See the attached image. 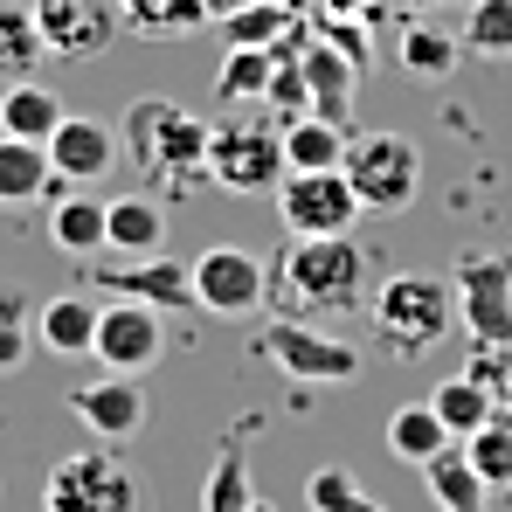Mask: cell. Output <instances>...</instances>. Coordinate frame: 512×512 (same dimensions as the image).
Segmentation results:
<instances>
[{
    "mask_svg": "<svg viewBox=\"0 0 512 512\" xmlns=\"http://www.w3.org/2000/svg\"><path fill=\"white\" fill-rule=\"evenodd\" d=\"M277 305H291V319H346L367 312V256L353 236H291V250L270 270Z\"/></svg>",
    "mask_w": 512,
    "mask_h": 512,
    "instance_id": "1",
    "label": "cell"
},
{
    "mask_svg": "<svg viewBox=\"0 0 512 512\" xmlns=\"http://www.w3.org/2000/svg\"><path fill=\"white\" fill-rule=\"evenodd\" d=\"M367 319H374V340L388 346V360L416 367V360H429L436 346L450 340V326H457V291H450V277L402 270V277L374 284Z\"/></svg>",
    "mask_w": 512,
    "mask_h": 512,
    "instance_id": "2",
    "label": "cell"
},
{
    "mask_svg": "<svg viewBox=\"0 0 512 512\" xmlns=\"http://www.w3.org/2000/svg\"><path fill=\"white\" fill-rule=\"evenodd\" d=\"M118 146L146 167V180H208V125L173 97H132L118 118Z\"/></svg>",
    "mask_w": 512,
    "mask_h": 512,
    "instance_id": "3",
    "label": "cell"
},
{
    "mask_svg": "<svg viewBox=\"0 0 512 512\" xmlns=\"http://www.w3.org/2000/svg\"><path fill=\"white\" fill-rule=\"evenodd\" d=\"M340 173L353 180V194H360L367 215H402L423 194V153L402 132H360V139H346Z\"/></svg>",
    "mask_w": 512,
    "mask_h": 512,
    "instance_id": "4",
    "label": "cell"
},
{
    "mask_svg": "<svg viewBox=\"0 0 512 512\" xmlns=\"http://www.w3.org/2000/svg\"><path fill=\"white\" fill-rule=\"evenodd\" d=\"M208 173H215V187H229V194H277V180H284V125H270V118H222V125H208Z\"/></svg>",
    "mask_w": 512,
    "mask_h": 512,
    "instance_id": "5",
    "label": "cell"
},
{
    "mask_svg": "<svg viewBox=\"0 0 512 512\" xmlns=\"http://www.w3.org/2000/svg\"><path fill=\"white\" fill-rule=\"evenodd\" d=\"M42 512H139V478L111 443L70 450L42 485Z\"/></svg>",
    "mask_w": 512,
    "mask_h": 512,
    "instance_id": "6",
    "label": "cell"
},
{
    "mask_svg": "<svg viewBox=\"0 0 512 512\" xmlns=\"http://www.w3.org/2000/svg\"><path fill=\"white\" fill-rule=\"evenodd\" d=\"M256 353L277 367V374H291V381H319V388H340L360 374V353L340 340V333H326L319 319H270L263 326V340Z\"/></svg>",
    "mask_w": 512,
    "mask_h": 512,
    "instance_id": "7",
    "label": "cell"
},
{
    "mask_svg": "<svg viewBox=\"0 0 512 512\" xmlns=\"http://www.w3.org/2000/svg\"><path fill=\"white\" fill-rule=\"evenodd\" d=\"M450 291H457V326L478 346H506L512 353V263L506 256H457L450 270Z\"/></svg>",
    "mask_w": 512,
    "mask_h": 512,
    "instance_id": "8",
    "label": "cell"
},
{
    "mask_svg": "<svg viewBox=\"0 0 512 512\" xmlns=\"http://www.w3.org/2000/svg\"><path fill=\"white\" fill-rule=\"evenodd\" d=\"M360 215H367V208H360V194H353V180H346L340 167L284 173V180H277V222H284L291 236H353Z\"/></svg>",
    "mask_w": 512,
    "mask_h": 512,
    "instance_id": "9",
    "label": "cell"
},
{
    "mask_svg": "<svg viewBox=\"0 0 512 512\" xmlns=\"http://www.w3.org/2000/svg\"><path fill=\"white\" fill-rule=\"evenodd\" d=\"M263 298H270L263 256L236 250V243L201 250V263H194V305H201V312H215V319H250Z\"/></svg>",
    "mask_w": 512,
    "mask_h": 512,
    "instance_id": "10",
    "label": "cell"
},
{
    "mask_svg": "<svg viewBox=\"0 0 512 512\" xmlns=\"http://www.w3.org/2000/svg\"><path fill=\"white\" fill-rule=\"evenodd\" d=\"M97 291L104 298H132L153 312H201L194 305V263H173L167 250L125 256V263H97Z\"/></svg>",
    "mask_w": 512,
    "mask_h": 512,
    "instance_id": "11",
    "label": "cell"
},
{
    "mask_svg": "<svg viewBox=\"0 0 512 512\" xmlns=\"http://www.w3.org/2000/svg\"><path fill=\"white\" fill-rule=\"evenodd\" d=\"M28 14H35L42 49L63 63H84L118 35V0H28Z\"/></svg>",
    "mask_w": 512,
    "mask_h": 512,
    "instance_id": "12",
    "label": "cell"
},
{
    "mask_svg": "<svg viewBox=\"0 0 512 512\" xmlns=\"http://www.w3.org/2000/svg\"><path fill=\"white\" fill-rule=\"evenodd\" d=\"M111 374H146V367H160V353H167V326H160V312L153 305H132V298H111L104 312H97V346H90Z\"/></svg>",
    "mask_w": 512,
    "mask_h": 512,
    "instance_id": "13",
    "label": "cell"
},
{
    "mask_svg": "<svg viewBox=\"0 0 512 512\" xmlns=\"http://www.w3.org/2000/svg\"><path fill=\"white\" fill-rule=\"evenodd\" d=\"M49 167L63 187H104V173L118 167V125L97 118H63L49 132Z\"/></svg>",
    "mask_w": 512,
    "mask_h": 512,
    "instance_id": "14",
    "label": "cell"
},
{
    "mask_svg": "<svg viewBox=\"0 0 512 512\" xmlns=\"http://www.w3.org/2000/svg\"><path fill=\"white\" fill-rule=\"evenodd\" d=\"M70 409H77V423H84L97 443H125V436L146 429V395L132 388V374H104V381L77 388Z\"/></svg>",
    "mask_w": 512,
    "mask_h": 512,
    "instance_id": "15",
    "label": "cell"
},
{
    "mask_svg": "<svg viewBox=\"0 0 512 512\" xmlns=\"http://www.w3.org/2000/svg\"><path fill=\"white\" fill-rule=\"evenodd\" d=\"M49 243H56L63 256H77V263H97V256H111L104 201H97V194H77V187H63V194L49 201Z\"/></svg>",
    "mask_w": 512,
    "mask_h": 512,
    "instance_id": "16",
    "label": "cell"
},
{
    "mask_svg": "<svg viewBox=\"0 0 512 512\" xmlns=\"http://www.w3.org/2000/svg\"><path fill=\"white\" fill-rule=\"evenodd\" d=\"M56 194H63V180L49 167V146L0 132V208H28V201H56Z\"/></svg>",
    "mask_w": 512,
    "mask_h": 512,
    "instance_id": "17",
    "label": "cell"
},
{
    "mask_svg": "<svg viewBox=\"0 0 512 512\" xmlns=\"http://www.w3.org/2000/svg\"><path fill=\"white\" fill-rule=\"evenodd\" d=\"M97 298L90 291H56V298H42V319H35V333L42 346L56 353V360H84L90 346H97Z\"/></svg>",
    "mask_w": 512,
    "mask_h": 512,
    "instance_id": "18",
    "label": "cell"
},
{
    "mask_svg": "<svg viewBox=\"0 0 512 512\" xmlns=\"http://www.w3.org/2000/svg\"><path fill=\"white\" fill-rule=\"evenodd\" d=\"M70 111H63V97L49 84H35V77H21V84H0V132L7 139H35V146H49V132L63 125Z\"/></svg>",
    "mask_w": 512,
    "mask_h": 512,
    "instance_id": "19",
    "label": "cell"
},
{
    "mask_svg": "<svg viewBox=\"0 0 512 512\" xmlns=\"http://www.w3.org/2000/svg\"><path fill=\"white\" fill-rule=\"evenodd\" d=\"M104 229H111V256H153L167 250V215L146 194H118L104 201Z\"/></svg>",
    "mask_w": 512,
    "mask_h": 512,
    "instance_id": "20",
    "label": "cell"
},
{
    "mask_svg": "<svg viewBox=\"0 0 512 512\" xmlns=\"http://www.w3.org/2000/svg\"><path fill=\"white\" fill-rule=\"evenodd\" d=\"M208 0H118V28L146 35V42H180L194 28H208Z\"/></svg>",
    "mask_w": 512,
    "mask_h": 512,
    "instance_id": "21",
    "label": "cell"
},
{
    "mask_svg": "<svg viewBox=\"0 0 512 512\" xmlns=\"http://www.w3.org/2000/svg\"><path fill=\"white\" fill-rule=\"evenodd\" d=\"M416 471H423L436 512H485V499H492V485L478 478V464H471L464 450H436V457L416 464Z\"/></svg>",
    "mask_w": 512,
    "mask_h": 512,
    "instance_id": "22",
    "label": "cell"
},
{
    "mask_svg": "<svg viewBox=\"0 0 512 512\" xmlns=\"http://www.w3.org/2000/svg\"><path fill=\"white\" fill-rule=\"evenodd\" d=\"M429 409L443 416V429H450V443H464V436H478V429L492 423L506 402L485 388V381H471V374H457V381H443L436 395H429Z\"/></svg>",
    "mask_w": 512,
    "mask_h": 512,
    "instance_id": "23",
    "label": "cell"
},
{
    "mask_svg": "<svg viewBox=\"0 0 512 512\" xmlns=\"http://www.w3.org/2000/svg\"><path fill=\"white\" fill-rule=\"evenodd\" d=\"M395 56H402V70H409L416 84H443V77L457 70V56H464V35H450V28H436V21H409Z\"/></svg>",
    "mask_w": 512,
    "mask_h": 512,
    "instance_id": "24",
    "label": "cell"
},
{
    "mask_svg": "<svg viewBox=\"0 0 512 512\" xmlns=\"http://www.w3.org/2000/svg\"><path fill=\"white\" fill-rule=\"evenodd\" d=\"M346 160V125H333V118H291L284 125V167L291 173H326Z\"/></svg>",
    "mask_w": 512,
    "mask_h": 512,
    "instance_id": "25",
    "label": "cell"
},
{
    "mask_svg": "<svg viewBox=\"0 0 512 512\" xmlns=\"http://www.w3.org/2000/svg\"><path fill=\"white\" fill-rule=\"evenodd\" d=\"M256 506V485H250V464H243V429L222 436L215 464H208V485H201V512H250Z\"/></svg>",
    "mask_w": 512,
    "mask_h": 512,
    "instance_id": "26",
    "label": "cell"
},
{
    "mask_svg": "<svg viewBox=\"0 0 512 512\" xmlns=\"http://www.w3.org/2000/svg\"><path fill=\"white\" fill-rule=\"evenodd\" d=\"M381 436H388V450H395L402 464H429L436 450H450V429H443V416H436L429 402H402Z\"/></svg>",
    "mask_w": 512,
    "mask_h": 512,
    "instance_id": "27",
    "label": "cell"
},
{
    "mask_svg": "<svg viewBox=\"0 0 512 512\" xmlns=\"http://www.w3.org/2000/svg\"><path fill=\"white\" fill-rule=\"evenodd\" d=\"M298 84H305V97H312L319 118L346 125V104H353V70H346V56H333V49H305Z\"/></svg>",
    "mask_w": 512,
    "mask_h": 512,
    "instance_id": "28",
    "label": "cell"
},
{
    "mask_svg": "<svg viewBox=\"0 0 512 512\" xmlns=\"http://www.w3.org/2000/svg\"><path fill=\"white\" fill-rule=\"evenodd\" d=\"M42 56H49V49H42V35H35V14L14 7V0H0V84L35 77Z\"/></svg>",
    "mask_w": 512,
    "mask_h": 512,
    "instance_id": "29",
    "label": "cell"
},
{
    "mask_svg": "<svg viewBox=\"0 0 512 512\" xmlns=\"http://www.w3.org/2000/svg\"><path fill=\"white\" fill-rule=\"evenodd\" d=\"M464 457L478 464V478L492 492H512V409H499L478 436H464Z\"/></svg>",
    "mask_w": 512,
    "mask_h": 512,
    "instance_id": "30",
    "label": "cell"
},
{
    "mask_svg": "<svg viewBox=\"0 0 512 512\" xmlns=\"http://www.w3.org/2000/svg\"><path fill=\"white\" fill-rule=\"evenodd\" d=\"M305 506L312 512H388L353 471H340V464H319V471L305 478Z\"/></svg>",
    "mask_w": 512,
    "mask_h": 512,
    "instance_id": "31",
    "label": "cell"
},
{
    "mask_svg": "<svg viewBox=\"0 0 512 512\" xmlns=\"http://www.w3.org/2000/svg\"><path fill=\"white\" fill-rule=\"evenodd\" d=\"M222 35H229V49H277V42L291 35V14H284L277 0H250V7H236V14L222 21Z\"/></svg>",
    "mask_w": 512,
    "mask_h": 512,
    "instance_id": "32",
    "label": "cell"
},
{
    "mask_svg": "<svg viewBox=\"0 0 512 512\" xmlns=\"http://www.w3.org/2000/svg\"><path fill=\"white\" fill-rule=\"evenodd\" d=\"M28 353H35V305H28V291H0V374H14V367H28Z\"/></svg>",
    "mask_w": 512,
    "mask_h": 512,
    "instance_id": "33",
    "label": "cell"
},
{
    "mask_svg": "<svg viewBox=\"0 0 512 512\" xmlns=\"http://www.w3.org/2000/svg\"><path fill=\"white\" fill-rule=\"evenodd\" d=\"M270 90H277L270 49H229V63H222V97H229V104H256V97H270Z\"/></svg>",
    "mask_w": 512,
    "mask_h": 512,
    "instance_id": "34",
    "label": "cell"
},
{
    "mask_svg": "<svg viewBox=\"0 0 512 512\" xmlns=\"http://www.w3.org/2000/svg\"><path fill=\"white\" fill-rule=\"evenodd\" d=\"M464 49L471 56H512V0H471Z\"/></svg>",
    "mask_w": 512,
    "mask_h": 512,
    "instance_id": "35",
    "label": "cell"
},
{
    "mask_svg": "<svg viewBox=\"0 0 512 512\" xmlns=\"http://www.w3.org/2000/svg\"><path fill=\"white\" fill-rule=\"evenodd\" d=\"M236 7H250V0H208V14H215V21H229Z\"/></svg>",
    "mask_w": 512,
    "mask_h": 512,
    "instance_id": "36",
    "label": "cell"
},
{
    "mask_svg": "<svg viewBox=\"0 0 512 512\" xmlns=\"http://www.w3.org/2000/svg\"><path fill=\"white\" fill-rule=\"evenodd\" d=\"M395 7H409V14H423V7H436V0H395Z\"/></svg>",
    "mask_w": 512,
    "mask_h": 512,
    "instance_id": "37",
    "label": "cell"
},
{
    "mask_svg": "<svg viewBox=\"0 0 512 512\" xmlns=\"http://www.w3.org/2000/svg\"><path fill=\"white\" fill-rule=\"evenodd\" d=\"M250 512H277V506H270V499H256V506H250Z\"/></svg>",
    "mask_w": 512,
    "mask_h": 512,
    "instance_id": "38",
    "label": "cell"
},
{
    "mask_svg": "<svg viewBox=\"0 0 512 512\" xmlns=\"http://www.w3.org/2000/svg\"><path fill=\"white\" fill-rule=\"evenodd\" d=\"M506 409H512V381H506Z\"/></svg>",
    "mask_w": 512,
    "mask_h": 512,
    "instance_id": "39",
    "label": "cell"
}]
</instances>
